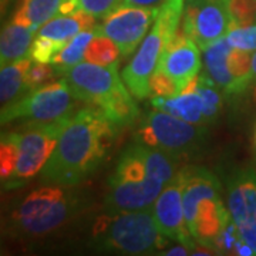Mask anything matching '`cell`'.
I'll use <instances>...</instances> for the list:
<instances>
[{
  "mask_svg": "<svg viewBox=\"0 0 256 256\" xmlns=\"http://www.w3.org/2000/svg\"><path fill=\"white\" fill-rule=\"evenodd\" d=\"M118 128L97 107L80 108L63 131L42 170L47 184L73 186L97 171L114 144Z\"/></svg>",
  "mask_w": 256,
  "mask_h": 256,
  "instance_id": "obj_1",
  "label": "cell"
},
{
  "mask_svg": "<svg viewBox=\"0 0 256 256\" xmlns=\"http://www.w3.org/2000/svg\"><path fill=\"white\" fill-rule=\"evenodd\" d=\"M178 160L138 141L128 146L108 178L106 210L128 212L151 208L176 174Z\"/></svg>",
  "mask_w": 256,
  "mask_h": 256,
  "instance_id": "obj_2",
  "label": "cell"
},
{
  "mask_svg": "<svg viewBox=\"0 0 256 256\" xmlns=\"http://www.w3.org/2000/svg\"><path fill=\"white\" fill-rule=\"evenodd\" d=\"M117 67L118 63L98 66L82 62L68 68L63 78L77 100L98 107L120 130L132 124L140 110L120 80Z\"/></svg>",
  "mask_w": 256,
  "mask_h": 256,
  "instance_id": "obj_3",
  "label": "cell"
},
{
  "mask_svg": "<svg viewBox=\"0 0 256 256\" xmlns=\"http://www.w3.org/2000/svg\"><path fill=\"white\" fill-rule=\"evenodd\" d=\"M96 249L122 255H150L162 250L168 240L160 232L152 206L141 210L106 212L92 226Z\"/></svg>",
  "mask_w": 256,
  "mask_h": 256,
  "instance_id": "obj_4",
  "label": "cell"
},
{
  "mask_svg": "<svg viewBox=\"0 0 256 256\" xmlns=\"http://www.w3.org/2000/svg\"><path fill=\"white\" fill-rule=\"evenodd\" d=\"M80 206V201L62 185H46L30 192L13 210L9 228L16 236L40 238L62 226Z\"/></svg>",
  "mask_w": 256,
  "mask_h": 256,
  "instance_id": "obj_5",
  "label": "cell"
},
{
  "mask_svg": "<svg viewBox=\"0 0 256 256\" xmlns=\"http://www.w3.org/2000/svg\"><path fill=\"white\" fill-rule=\"evenodd\" d=\"M73 116L50 122H28V127L20 131L18 164L13 175L2 184L3 190L22 188L43 170Z\"/></svg>",
  "mask_w": 256,
  "mask_h": 256,
  "instance_id": "obj_6",
  "label": "cell"
},
{
  "mask_svg": "<svg viewBox=\"0 0 256 256\" xmlns=\"http://www.w3.org/2000/svg\"><path fill=\"white\" fill-rule=\"evenodd\" d=\"M206 137V126H196L158 110L148 112L138 128L136 141L181 158L200 151Z\"/></svg>",
  "mask_w": 256,
  "mask_h": 256,
  "instance_id": "obj_7",
  "label": "cell"
},
{
  "mask_svg": "<svg viewBox=\"0 0 256 256\" xmlns=\"http://www.w3.org/2000/svg\"><path fill=\"white\" fill-rule=\"evenodd\" d=\"M76 97L66 80L50 82L37 90L28 92L24 97L2 107L0 121L9 124L16 120L32 122H50L67 116H73Z\"/></svg>",
  "mask_w": 256,
  "mask_h": 256,
  "instance_id": "obj_8",
  "label": "cell"
},
{
  "mask_svg": "<svg viewBox=\"0 0 256 256\" xmlns=\"http://www.w3.org/2000/svg\"><path fill=\"white\" fill-rule=\"evenodd\" d=\"M228 210L240 238L256 254V168H236L226 180Z\"/></svg>",
  "mask_w": 256,
  "mask_h": 256,
  "instance_id": "obj_9",
  "label": "cell"
},
{
  "mask_svg": "<svg viewBox=\"0 0 256 256\" xmlns=\"http://www.w3.org/2000/svg\"><path fill=\"white\" fill-rule=\"evenodd\" d=\"M158 8H137L121 4L110 14L102 18L97 33L110 37L118 46L122 57H127L137 48L146 36L152 20H156Z\"/></svg>",
  "mask_w": 256,
  "mask_h": 256,
  "instance_id": "obj_10",
  "label": "cell"
},
{
  "mask_svg": "<svg viewBox=\"0 0 256 256\" xmlns=\"http://www.w3.org/2000/svg\"><path fill=\"white\" fill-rule=\"evenodd\" d=\"M152 214L156 218V226L165 238L176 240L190 249H194L195 239L186 226L182 204V185L178 172L158 195L152 205Z\"/></svg>",
  "mask_w": 256,
  "mask_h": 256,
  "instance_id": "obj_11",
  "label": "cell"
},
{
  "mask_svg": "<svg viewBox=\"0 0 256 256\" xmlns=\"http://www.w3.org/2000/svg\"><path fill=\"white\" fill-rule=\"evenodd\" d=\"M164 47L161 30L154 23L132 60L122 70V80L127 84L131 94L138 100L146 98L151 92L150 82L152 74L156 73Z\"/></svg>",
  "mask_w": 256,
  "mask_h": 256,
  "instance_id": "obj_12",
  "label": "cell"
},
{
  "mask_svg": "<svg viewBox=\"0 0 256 256\" xmlns=\"http://www.w3.org/2000/svg\"><path fill=\"white\" fill-rule=\"evenodd\" d=\"M182 185V204L188 229L192 228L200 202L206 198H220V184L214 172L204 166H185L178 171Z\"/></svg>",
  "mask_w": 256,
  "mask_h": 256,
  "instance_id": "obj_13",
  "label": "cell"
},
{
  "mask_svg": "<svg viewBox=\"0 0 256 256\" xmlns=\"http://www.w3.org/2000/svg\"><path fill=\"white\" fill-rule=\"evenodd\" d=\"M230 16L228 0H200L195 18L194 42L201 50L228 34Z\"/></svg>",
  "mask_w": 256,
  "mask_h": 256,
  "instance_id": "obj_14",
  "label": "cell"
},
{
  "mask_svg": "<svg viewBox=\"0 0 256 256\" xmlns=\"http://www.w3.org/2000/svg\"><path fill=\"white\" fill-rule=\"evenodd\" d=\"M201 64L196 43L186 38L181 43L165 46L156 68L164 70L182 90L184 86L200 73Z\"/></svg>",
  "mask_w": 256,
  "mask_h": 256,
  "instance_id": "obj_15",
  "label": "cell"
},
{
  "mask_svg": "<svg viewBox=\"0 0 256 256\" xmlns=\"http://www.w3.org/2000/svg\"><path fill=\"white\" fill-rule=\"evenodd\" d=\"M230 220H232L230 214L225 208L220 196V198H206L200 202L196 218L190 232H191L192 238L196 242L214 248V242L216 236L220 235V230L228 225Z\"/></svg>",
  "mask_w": 256,
  "mask_h": 256,
  "instance_id": "obj_16",
  "label": "cell"
},
{
  "mask_svg": "<svg viewBox=\"0 0 256 256\" xmlns=\"http://www.w3.org/2000/svg\"><path fill=\"white\" fill-rule=\"evenodd\" d=\"M232 44L228 42L226 36L222 37L220 40L210 44L208 48H205L204 56V63L206 68V74L214 80V82L224 90L225 94H240L238 82L234 78V76L229 73L228 66H226V57L229 52L232 50Z\"/></svg>",
  "mask_w": 256,
  "mask_h": 256,
  "instance_id": "obj_17",
  "label": "cell"
},
{
  "mask_svg": "<svg viewBox=\"0 0 256 256\" xmlns=\"http://www.w3.org/2000/svg\"><path fill=\"white\" fill-rule=\"evenodd\" d=\"M96 28L97 24L94 16L82 10H77L72 14H57L50 18L38 28V34L54 40H70L82 32L96 30Z\"/></svg>",
  "mask_w": 256,
  "mask_h": 256,
  "instance_id": "obj_18",
  "label": "cell"
},
{
  "mask_svg": "<svg viewBox=\"0 0 256 256\" xmlns=\"http://www.w3.org/2000/svg\"><path fill=\"white\" fill-rule=\"evenodd\" d=\"M151 106L160 111L168 112L171 116L180 117L188 122L196 126H206L204 118V107L201 97L194 94H178L175 97H161L156 96L151 100Z\"/></svg>",
  "mask_w": 256,
  "mask_h": 256,
  "instance_id": "obj_19",
  "label": "cell"
},
{
  "mask_svg": "<svg viewBox=\"0 0 256 256\" xmlns=\"http://www.w3.org/2000/svg\"><path fill=\"white\" fill-rule=\"evenodd\" d=\"M32 66V58H22L18 62L2 66L0 72V101L2 107L20 100L28 92L26 72Z\"/></svg>",
  "mask_w": 256,
  "mask_h": 256,
  "instance_id": "obj_20",
  "label": "cell"
},
{
  "mask_svg": "<svg viewBox=\"0 0 256 256\" xmlns=\"http://www.w3.org/2000/svg\"><path fill=\"white\" fill-rule=\"evenodd\" d=\"M32 38H33L32 28L16 24L13 22L8 23L2 30V43H0L2 66L28 57Z\"/></svg>",
  "mask_w": 256,
  "mask_h": 256,
  "instance_id": "obj_21",
  "label": "cell"
},
{
  "mask_svg": "<svg viewBox=\"0 0 256 256\" xmlns=\"http://www.w3.org/2000/svg\"><path fill=\"white\" fill-rule=\"evenodd\" d=\"M63 0H23L13 16V23L38 32L44 23L58 14Z\"/></svg>",
  "mask_w": 256,
  "mask_h": 256,
  "instance_id": "obj_22",
  "label": "cell"
},
{
  "mask_svg": "<svg viewBox=\"0 0 256 256\" xmlns=\"http://www.w3.org/2000/svg\"><path fill=\"white\" fill-rule=\"evenodd\" d=\"M96 34H97V30H87V32H82V33L72 37L67 42V44L56 54L52 62L56 72L58 74H64L76 64L82 63L84 60V56H86V50Z\"/></svg>",
  "mask_w": 256,
  "mask_h": 256,
  "instance_id": "obj_23",
  "label": "cell"
},
{
  "mask_svg": "<svg viewBox=\"0 0 256 256\" xmlns=\"http://www.w3.org/2000/svg\"><path fill=\"white\" fill-rule=\"evenodd\" d=\"M198 88L196 94L201 97L202 107H204V118L205 124L210 126L215 122L220 117V108H222V96L220 92V87L214 82L208 74L198 76Z\"/></svg>",
  "mask_w": 256,
  "mask_h": 256,
  "instance_id": "obj_24",
  "label": "cell"
},
{
  "mask_svg": "<svg viewBox=\"0 0 256 256\" xmlns=\"http://www.w3.org/2000/svg\"><path fill=\"white\" fill-rule=\"evenodd\" d=\"M184 14V0H165L158 8L156 23L161 30L165 46L175 34Z\"/></svg>",
  "mask_w": 256,
  "mask_h": 256,
  "instance_id": "obj_25",
  "label": "cell"
},
{
  "mask_svg": "<svg viewBox=\"0 0 256 256\" xmlns=\"http://www.w3.org/2000/svg\"><path fill=\"white\" fill-rule=\"evenodd\" d=\"M121 54L118 46L111 40L110 37L104 34H96L90 42L86 50V62L98 66H111L118 63V57Z\"/></svg>",
  "mask_w": 256,
  "mask_h": 256,
  "instance_id": "obj_26",
  "label": "cell"
},
{
  "mask_svg": "<svg viewBox=\"0 0 256 256\" xmlns=\"http://www.w3.org/2000/svg\"><path fill=\"white\" fill-rule=\"evenodd\" d=\"M18 140L20 131L3 132L0 142V178L6 182L14 172L18 158Z\"/></svg>",
  "mask_w": 256,
  "mask_h": 256,
  "instance_id": "obj_27",
  "label": "cell"
},
{
  "mask_svg": "<svg viewBox=\"0 0 256 256\" xmlns=\"http://www.w3.org/2000/svg\"><path fill=\"white\" fill-rule=\"evenodd\" d=\"M230 28H246L256 23V0H228Z\"/></svg>",
  "mask_w": 256,
  "mask_h": 256,
  "instance_id": "obj_28",
  "label": "cell"
},
{
  "mask_svg": "<svg viewBox=\"0 0 256 256\" xmlns=\"http://www.w3.org/2000/svg\"><path fill=\"white\" fill-rule=\"evenodd\" d=\"M67 42L68 40H54L38 34L30 47V58L38 63H52L56 54L67 44Z\"/></svg>",
  "mask_w": 256,
  "mask_h": 256,
  "instance_id": "obj_29",
  "label": "cell"
},
{
  "mask_svg": "<svg viewBox=\"0 0 256 256\" xmlns=\"http://www.w3.org/2000/svg\"><path fill=\"white\" fill-rule=\"evenodd\" d=\"M245 244V240L240 238L238 228L234 220H229V224L220 230L214 242V248L218 250V254H234L236 255L238 249Z\"/></svg>",
  "mask_w": 256,
  "mask_h": 256,
  "instance_id": "obj_30",
  "label": "cell"
},
{
  "mask_svg": "<svg viewBox=\"0 0 256 256\" xmlns=\"http://www.w3.org/2000/svg\"><path fill=\"white\" fill-rule=\"evenodd\" d=\"M228 42L234 47H238L246 52L256 50V23L246 28H230L226 34Z\"/></svg>",
  "mask_w": 256,
  "mask_h": 256,
  "instance_id": "obj_31",
  "label": "cell"
},
{
  "mask_svg": "<svg viewBox=\"0 0 256 256\" xmlns=\"http://www.w3.org/2000/svg\"><path fill=\"white\" fill-rule=\"evenodd\" d=\"M150 87H151L152 94L161 96V97H175L181 92V88L174 82V78H171L164 70H160V68H156V73L152 74Z\"/></svg>",
  "mask_w": 256,
  "mask_h": 256,
  "instance_id": "obj_32",
  "label": "cell"
},
{
  "mask_svg": "<svg viewBox=\"0 0 256 256\" xmlns=\"http://www.w3.org/2000/svg\"><path fill=\"white\" fill-rule=\"evenodd\" d=\"M53 77H54V68L52 66H48V63L34 62V64H32L26 72V82H28V92H33V90L43 87Z\"/></svg>",
  "mask_w": 256,
  "mask_h": 256,
  "instance_id": "obj_33",
  "label": "cell"
},
{
  "mask_svg": "<svg viewBox=\"0 0 256 256\" xmlns=\"http://www.w3.org/2000/svg\"><path fill=\"white\" fill-rule=\"evenodd\" d=\"M121 3L122 0H78V9L94 18H106Z\"/></svg>",
  "mask_w": 256,
  "mask_h": 256,
  "instance_id": "obj_34",
  "label": "cell"
},
{
  "mask_svg": "<svg viewBox=\"0 0 256 256\" xmlns=\"http://www.w3.org/2000/svg\"><path fill=\"white\" fill-rule=\"evenodd\" d=\"M165 0H122L124 6H137V8H160Z\"/></svg>",
  "mask_w": 256,
  "mask_h": 256,
  "instance_id": "obj_35",
  "label": "cell"
},
{
  "mask_svg": "<svg viewBox=\"0 0 256 256\" xmlns=\"http://www.w3.org/2000/svg\"><path fill=\"white\" fill-rule=\"evenodd\" d=\"M191 254V249L188 246H185V245H180V246H174L171 248L170 250H165V252H158V255H162V256H185V255H190Z\"/></svg>",
  "mask_w": 256,
  "mask_h": 256,
  "instance_id": "obj_36",
  "label": "cell"
},
{
  "mask_svg": "<svg viewBox=\"0 0 256 256\" xmlns=\"http://www.w3.org/2000/svg\"><path fill=\"white\" fill-rule=\"evenodd\" d=\"M252 78H254V82H256V50L252 54Z\"/></svg>",
  "mask_w": 256,
  "mask_h": 256,
  "instance_id": "obj_37",
  "label": "cell"
},
{
  "mask_svg": "<svg viewBox=\"0 0 256 256\" xmlns=\"http://www.w3.org/2000/svg\"><path fill=\"white\" fill-rule=\"evenodd\" d=\"M254 100L256 102V82H255V87H254Z\"/></svg>",
  "mask_w": 256,
  "mask_h": 256,
  "instance_id": "obj_38",
  "label": "cell"
},
{
  "mask_svg": "<svg viewBox=\"0 0 256 256\" xmlns=\"http://www.w3.org/2000/svg\"><path fill=\"white\" fill-rule=\"evenodd\" d=\"M255 146H256V128H255Z\"/></svg>",
  "mask_w": 256,
  "mask_h": 256,
  "instance_id": "obj_39",
  "label": "cell"
}]
</instances>
